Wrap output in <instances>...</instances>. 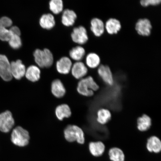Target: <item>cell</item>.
I'll use <instances>...</instances> for the list:
<instances>
[{"label":"cell","instance_id":"cell-1","mask_svg":"<svg viewBox=\"0 0 161 161\" xmlns=\"http://www.w3.org/2000/svg\"><path fill=\"white\" fill-rule=\"evenodd\" d=\"M99 88L93 78L89 76L80 80L78 84L77 90L80 95L91 97L94 95V92L97 91Z\"/></svg>","mask_w":161,"mask_h":161},{"label":"cell","instance_id":"cell-2","mask_svg":"<svg viewBox=\"0 0 161 161\" xmlns=\"http://www.w3.org/2000/svg\"><path fill=\"white\" fill-rule=\"evenodd\" d=\"M65 139L69 142H76L80 144L85 142V136L83 130L79 126L75 125H69L64 131Z\"/></svg>","mask_w":161,"mask_h":161},{"label":"cell","instance_id":"cell-3","mask_svg":"<svg viewBox=\"0 0 161 161\" xmlns=\"http://www.w3.org/2000/svg\"><path fill=\"white\" fill-rule=\"evenodd\" d=\"M34 56L36 64L40 67H49L53 63V55L48 49H36L34 52Z\"/></svg>","mask_w":161,"mask_h":161},{"label":"cell","instance_id":"cell-4","mask_svg":"<svg viewBox=\"0 0 161 161\" xmlns=\"http://www.w3.org/2000/svg\"><path fill=\"white\" fill-rule=\"evenodd\" d=\"M29 132L22 127H16L13 130L11 134V140L15 145L25 147L29 144Z\"/></svg>","mask_w":161,"mask_h":161},{"label":"cell","instance_id":"cell-5","mask_svg":"<svg viewBox=\"0 0 161 161\" xmlns=\"http://www.w3.org/2000/svg\"><path fill=\"white\" fill-rule=\"evenodd\" d=\"M15 124L14 119L11 112L5 111L0 114V131L8 133L11 130Z\"/></svg>","mask_w":161,"mask_h":161},{"label":"cell","instance_id":"cell-6","mask_svg":"<svg viewBox=\"0 0 161 161\" xmlns=\"http://www.w3.org/2000/svg\"><path fill=\"white\" fill-rule=\"evenodd\" d=\"M0 76L6 81H10L13 78L11 63L7 56L3 55H0Z\"/></svg>","mask_w":161,"mask_h":161},{"label":"cell","instance_id":"cell-7","mask_svg":"<svg viewBox=\"0 0 161 161\" xmlns=\"http://www.w3.org/2000/svg\"><path fill=\"white\" fill-rule=\"evenodd\" d=\"M71 37L74 42L80 45L86 43L88 39L87 31L83 26L74 28L71 34Z\"/></svg>","mask_w":161,"mask_h":161},{"label":"cell","instance_id":"cell-8","mask_svg":"<svg viewBox=\"0 0 161 161\" xmlns=\"http://www.w3.org/2000/svg\"><path fill=\"white\" fill-rule=\"evenodd\" d=\"M11 73L13 77L17 80H20L25 75V66L22 63L21 60H18L11 63Z\"/></svg>","mask_w":161,"mask_h":161},{"label":"cell","instance_id":"cell-9","mask_svg":"<svg viewBox=\"0 0 161 161\" xmlns=\"http://www.w3.org/2000/svg\"><path fill=\"white\" fill-rule=\"evenodd\" d=\"M152 26L150 21L147 19L138 20L136 25V29L139 35L142 36H148L151 33Z\"/></svg>","mask_w":161,"mask_h":161},{"label":"cell","instance_id":"cell-10","mask_svg":"<svg viewBox=\"0 0 161 161\" xmlns=\"http://www.w3.org/2000/svg\"><path fill=\"white\" fill-rule=\"evenodd\" d=\"M98 73L103 81L108 86H112L114 84L113 75L108 66L101 65L98 68Z\"/></svg>","mask_w":161,"mask_h":161},{"label":"cell","instance_id":"cell-11","mask_svg":"<svg viewBox=\"0 0 161 161\" xmlns=\"http://www.w3.org/2000/svg\"><path fill=\"white\" fill-rule=\"evenodd\" d=\"M72 63L71 60L67 57L62 58L56 63V68L59 73L67 74L71 69Z\"/></svg>","mask_w":161,"mask_h":161},{"label":"cell","instance_id":"cell-12","mask_svg":"<svg viewBox=\"0 0 161 161\" xmlns=\"http://www.w3.org/2000/svg\"><path fill=\"white\" fill-rule=\"evenodd\" d=\"M87 68L82 62H76L72 66V73L76 79H81L87 74Z\"/></svg>","mask_w":161,"mask_h":161},{"label":"cell","instance_id":"cell-13","mask_svg":"<svg viewBox=\"0 0 161 161\" xmlns=\"http://www.w3.org/2000/svg\"><path fill=\"white\" fill-rule=\"evenodd\" d=\"M104 28L105 26L103 22L97 18H94L91 21V30L97 37H100L103 34Z\"/></svg>","mask_w":161,"mask_h":161},{"label":"cell","instance_id":"cell-14","mask_svg":"<svg viewBox=\"0 0 161 161\" xmlns=\"http://www.w3.org/2000/svg\"><path fill=\"white\" fill-rule=\"evenodd\" d=\"M52 93L55 97L60 98L65 95L66 89L61 80H55L52 82L51 85Z\"/></svg>","mask_w":161,"mask_h":161},{"label":"cell","instance_id":"cell-15","mask_svg":"<svg viewBox=\"0 0 161 161\" xmlns=\"http://www.w3.org/2000/svg\"><path fill=\"white\" fill-rule=\"evenodd\" d=\"M146 146L149 152L158 153L161 150V141L158 137L151 136L147 140Z\"/></svg>","mask_w":161,"mask_h":161},{"label":"cell","instance_id":"cell-16","mask_svg":"<svg viewBox=\"0 0 161 161\" xmlns=\"http://www.w3.org/2000/svg\"><path fill=\"white\" fill-rule=\"evenodd\" d=\"M89 149L92 156L99 157L103 154L105 150V146L101 142H92L90 143Z\"/></svg>","mask_w":161,"mask_h":161},{"label":"cell","instance_id":"cell-17","mask_svg":"<svg viewBox=\"0 0 161 161\" xmlns=\"http://www.w3.org/2000/svg\"><path fill=\"white\" fill-rule=\"evenodd\" d=\"M77 18L76 13L73 11L66 9L63 12L62 17V22L64 25L69 27L75 23Z\"/></svg>","mask_w":161,"mask_h":161},{"label":"cell","instance_id":"cell-18","mask_svg":"<svg viewBox=\"0 0 161 161\" xmlns=\"http://www.w3.org/2000/svg\"><path fill=\"white\" fill-rule=\"evenodd\" d=\"M105 29L110 35L118 33L121 28V25L119 20L115 19H110L106 22Z\"/></svg>","mask_w":161,"mask_h":161},{"label":"cell","instance_id":"cell-19","mask_svg":"<svg viewBox=\"0 0 161 161\" xmlns=\"http://www.w3.org/2000/svg\"><path fill=\"white\" fill-rule=\"evenodd\" d=\"M55 114L58 119L62 120L65 118H69L71 115L69 107L66 104H62L57 107Z\"/></svg>","mask_w":161,"mask_h":161},{"label":"cell","instance_id":"cell-20","mask_svg":"<svg viewBox=\"0 0 161 161\" xmlns=\"http://www.w3.org/2000/svg\"><path fill=\"white\" fill-rule=\"evenodd\" d=\"M26 78L31 82L38 81L40 77V70L37 66L31 65L29 66L26 70Z\"/></svg>","mask_w":161,"mask_h":161},{"label":"cell","instance_id":"cell-21","mask_svg":"<svg viewBox=\"0 0 161 161\" xmlns=\"http://www.w3.org/2000/svg\"><path fill=\"white\" fill-rule=\"evenodd\" d=\"M40 25L43 29L50 30L55 25V19L50 14H46L42 16L40 19Z\"/></svg>","mask_w":161,"mask_h":161},{"label":"cell","instance_id":"cell-22","mask_svg":"<svg viewBox=\"0 0 161 161\" xmlns=\"http://www.w3.org/2000/svg\"><path fill=\"white\" fill-rule=\"evenodd\" d=\"M152 119L147 114H143L137 119V128L140 131H146L152 126Z\"/></svg>","mask_w":161,"mask_h":161},{"label":"cell","instance_id":"cell-23","mask_svg":"<svg viewBox=\"0 0 161 161\" xmlns=\"http://www.w3.org/2000/svg\"><path fill=\"white\" fill-rule=\"evenodd\" d=\"M111 117V114L109 110L106 108H101L97 112V120L98 123L103 125L109 121Z\"/></svg>","mask_w":161,"mask_h":161},{"label":"cell","instance_id":"cell-24","mask_svg":"<svg viewBox=\"0 0 161 161\" xmlns=\"http://www.w3.org/2000/svg\"><path fill=\"white\" fill-rule=\"evenodd\" d=\"M110 160L112 161H124L125 156L123 152L119 148L114 147L108 152Z\"/></svg>","mask_w":161,"mask_h":161},{"label":"cell","instance_id":"cell-25","mask_svg":"<svg viewBox=\"0 0 161 161\" xmlns=\"http://www.w3.org/2000/svg\"><path fill=\"white\" fill-rule=\"evenodd\" d=\"M86 63L88 67L92 69L97 67L100 63L99 56L95 53L88 54L86 57Z\"/></svg>","mask_w":161,"mask_h":161},{"label":"cell","instance_id":"cell-26","mask_svg":"<svg viewBox=\"0 0 161 161\" xmlns=\"http://www.w3.org/2000/svg\"><path fill=\"white\" fill-rule=\"evenodd\" d=\"M85 55V49L80 46L73 48L69 52L70 57L76 61H80L82 59Z\"/></svg>","mask_w":161,"mask_h":161},{"label":"cell","instance_id":"cell-27","mask_svg":"<svg viewBox=\"0 0 161 161\" xmlns=\"http://www.w3.org/2000/svg\"><path fill=\"white\" fill-rule=\"evenodd\" d=\"M49 8L54 14H57L63 10V2L61 0H52L49 3Z\"/></svg>","mask_w":161,"mask_h":161},{"label":"cell","instance_id":"cell-28","mask_svg":"<svg viewBox=\"0 0 161 161\" xmlns=\"http://www.w3.org/2000/svg\"><path fill=\"white\" fill-rule=\"evenodd\" d=\"M10 46L14 49H19L22 45V42L20 36L12 35L8 41Z\"/></svg>","mask_w":161,"mask_h":161},{"label":"cell","instance_id":"cell-29","mask_svg":"<svg viewBox=\"0 0 161 161\" xmlns=\"http://www.w3.org/2000/svg\"><path fill=\"white\" fill-rule=\"evenodd\" d=\"M11 35L9 30L0 27V40L3 41L8 42Z\"/></svg>","mask_w":161,"mask_h":161},{"label":"cell","instance_id":"cell-30","mask_svg":"<svg viewBox=\"0 0 161 161\" xmlns=\"http://www.w3.org/2000/svg\"><path fill=\"white\" fill-rule=\"evenodd\" d=\"M13 22L10 18L3 17L0 19V27L7 28L11 27Z\"/></svg>","mask_w":161,"mask_h":161},{"label":"cell","instance_id":"cell-31","mask_svg":"<svg viewBox=\"0 0 161 161\" xmlns=\"http://www.w3.org/2000/svg\"><path fill=\"white\" fill-rule=\"evenodd\" d=\"M160 0H142L140 2L141 5L144 7L149 5H157L161 3Z\"/></svg>","mask_w":161,"mask_h":161},{"label":"cell","instance_id":"cell-32","mask_svg":"<svg viewBox=\"0 0 161 161\" xmlns=\"http://www.w3.org/2000/svg\"><path fill=\"white\" fill-rule=\"evenodd\" d=\"M11 35H16L19 36L21 35V31L19 28L17 26H13L9 29Z\"/></svg>","mask_w":161,"mask_h":161}]
</instances>
